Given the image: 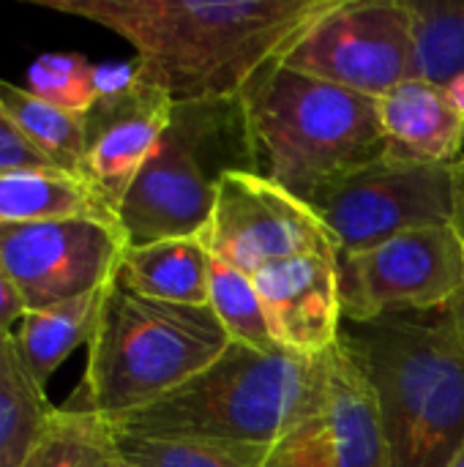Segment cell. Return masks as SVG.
<instances>
[{
  "mask_svg": "<svg viewBox=\"0 0 464 467\" xmlns=\"http://www.w3.org/2000/svg\"><path fill=\"white\" fill-rule=\"evenodd\" d=\"M325 421L336 467H394L377 394L345 339L328 353Z\"/></svg>",
  "mask_w": 464,
  "mask_h": 467,
  "instance_id": "obj_15",
  "label": "cell"
},
{
  "mask_svg": "<svg viewBox=\"0 0 464 467\" xmlns=\"http://www.w3.org/2000/svg\"><path fill=\"white\" fill-rule=\"evenodd\" d=\"M230 172H263L241 96L180 101L118 205L126 246L200 238Z\"/></svg>",
  "mask_w": 464,
  "mask_h": 467,
  "instance_id": "obj_6",
  "label": "cell"
},
{
  "mask_svg": "<svg viewBox=\"0 0 464 467\" xmlns=\"http://www.w3.org/2000/svg\"><path fill=\"white\" fill-rule=\"evenodd\" d=\"M279 60L380 99L407 79H421L410 0H336Z\"/></svg>",
  "mask_w": 464,
  "mask_h": 467,
  "instance_id": "obj_7",
  "label": "cell"
},
{
  "mask_svg": "<svg viewBox=\"0 0 464 467\" xmlns=\"http://www.w3.org/2000/svg\"><path fill=\"white\" fill-rule=\"evenodd\" d=\"M345 323L432 312L464 293V244L454 224L418 227L361 252H339Z\"/></svg>",
  "mask_w": 464,
  "mask_h": 467,
  "instance_id": "obj_8",
  "label": "cell"
},
{
  "mask_svg": "<svg viewBox=\"0 0 464 467\" xmlns=\"http://www.w3.org/2000/svg\"><path fill=\"white\" fill-rule=\"evenodd\" d=\"M0 104L19 131L57 167L85 178V118L60 109L27 88L0 79ZM88 181V178H85Z\"/></svg>",
  "mask_w": 464,
  "mask_h": 467,
  "instance_id": "obj_20",
  "label": "cell"
},
{
  "mask_svg": "<svg viewBox=\"0 0 464 467\" xmlns=\"http://www.w3.org/2000/svg\"><path fill=\"white\" fill-rule=\"evenodd\" d=\"M211 257L243 271L301 257H339V246L317 211L263 172H230L200 235Z\"/></svg>",
  "mask_w": 464,
  "mask_h": 467,
  "instance_id": "obj_10",
  "label": "cell"
},
{
  "mask_svg": "<svg viewBox=\"0 0 464 467\" xmlns=\"http://www.w3.org/2000/svg\"><path fill=\"white\" fill-rule=\"evenodd\" d=\"M336 0H33L126 38L134 79L175 104L241 96Z\"/></svg>",
  "mask_w": 464,
  "mask_h": 467,
  "instance_id": "obj_1",
  "label": "cell"
},
{
  "mask_svg": "<svg viewBox=\"0 0 464 467\" xmlns=\"http://www.w3.org/2000/svg\"><path fill=\"white\" fill-rule=\"evenodd\" d=\"M126 249L123 230L98 219L0 224V265L27 312L107 287Z\"/></svg>",
  "mask_w": 464,
  "mask_h": 467,
  "instance_id": "obj_11",
  "label": "cell"
},
{
  "mask_svg": "<svg viewBox=\"0 0 464 467\" xmlns=\"http://www.w3.org/2000/svg\"><path fill=\"white\" fill-rule=\"evenodd\" d=\"M383 413L394 467H446L464 446V345L451 309L345 323Z\"/></svg>",
  "mask_w": 464,
  "mask_h": 467,
  "instance_id": "obj_3",
  "label": "cell"
},
{
  "mask_svg": "<svg viewBox=\"0 0 464 467\" xmlns=\"http://www.w3.org/2000/svg\"><path fill=\"white\" fill-rule=\"evenodd\" d=\"M55 410L22 364L14 334H0V467L27 462Z\"/></svg>",
  "mask_w": 464,
  "mask_h": 467,
  "instance_id": "obj_19",
  "label": "cell"
},
{
  "mask_svg": "<svg viewBox=\"0 0 464 467\" xmlns=\"http://www.w3.org/2000/svg\"><path fill=\"white\" fill-rule=\"evenodd\" d=\"M263 175L312 202L325 186L386 153L377 101L265 63L241 90Z\"/></svg>",
  "mask_w": 464,
  "mask_h": 467,
  "instance_id": "obj_5",
  "label": "cell"
},
{
  "mask_svg": "<svg viewBox=\"0 0 464 467\" xmlns=\"http://www.w3.org/2000/svg\"><path fill=\"white\" fill-rule=\"evenodd\" d=\"M175 101L139 82L129 79L101 90L85 118V178L115 211L153 156L159 140L172 120Z\"/></svg>",
  "mask_w": 464,
  "mask_h": 467,
  "instance_id": "obj_12",
  "label": "cell"
},
{
  "mask_svg": "<svg viewBox=\"0 0 464 467\" xmlns=\"http://www.w3.org/2000/svg\"><path fill=\"white\" fill-rule=\"evenodd\" d=\"M309 205L339 252H361L407 230L451 224V164H418L383 153L325 186Z\"/></svg>",
  "mask_w": 464,
  "mask_h": 467,
  "instance_id": "obj_9",
  "label": "cell"
},
{
  "mask_svg": "<svg viewBox=\"0 0 464 467\" xmlns=\"http://www.w3.org/2000/svg\"><path fill=\"white\" fill-rule=\"evenodd\" d=\"M123 465L134 467H263L271 449L186 438H142L115 432Z\"/></svg>",
  "mask_w": 464,
  "mask_h": 467,
  "instance_id": "obj_23",
  "label": "cell"
},
{
  "mask_svg": "<svg viewBox=\"0 0 464 467\" xmlns=\"http://www.w3.org/2000/svg\"><path fill=\"white\" fill-rule=\"evenodd\" d=\"M14 170H63L46 153H41L8 118L0 104V175Z\"/></svg>",
  "mask_w": 464,
  "mask_h": 467,
  "instance_id": "obj_27",
  "label": "cell"
},
{
  "mask_svg": "<svg viewBox=\"0 0 464 467\" xmlns=\"http://www.w3.org/2000/svg\"><path fill=\"white\" fill-rule=\"evenodd\" d=\"M377 101L386 153L418 164H454L464 150V112L446 88L407 79Z\"/></svg>",
  "mask_w": 464,
  "mask_h": 467,
  "instance_id": "obj_14",
  "label": "cell"
},
{
  "mask_svg": "<svg viewBox=\"0 0 464 467\" xmlns=\"http://www.w3.org/2000/svg\"><path fill=\"white\" fill-rule=\"evenodd\" d=\"M25 312H27V306H25L19 290L14 287V282L8 279V274L0 265V334H14V328L19 326Z\"/></svg>",
  "mask_w": 464,
  "mask_h": 467,
  "instance_id": "obj_28",
  "label": "cell"
},
{
  "mask_svg": "<svg viewBox=\"0 0 464 467\" xmlns=\"http://www.w3.org/2000/svg\"><path fill=\"white\" fill-rule=\"evenodd\" d=\"M263 467H336L325 413L301 424L276 446H271Z\"/></svg>",
  "mask_w": 464,
  "mask_h": 467,
  "instance_id": "obj_26",
  "label": "cell"
},
{
  "mask_svg": "<svg viewBox=\"0 0 464 467\" xmlns=\"http://www.w3.org/2000/svg\"><path fill=\"white\" fill-rule=\"evenodd\" d=\"M421 79L446 88L464 74V0H410Z\"/></svg>",
  "mask_w": 464,
  "mask_h": 467,
  "instance_id": "obj_22",
  "label": "cell"
},
{
  "mask_svg": "<svg viewBox=\"0 0 464 467\" xmlns=\"http://www.w3.org/2000/svg\"><path fill=\"white\" fill-rule=\"evenodd\" d=\"M446 90H449V96L457 101V107L464 112V74L462 77H457L454 82H449V85H446Z\"/></svg>",
  "mask_w": 464,
  "mask_h": 467,
  "instance_id": "obj_30",
  "label": "cell"
},
{
  "mask_svg": "<svg viewBox=\"0 0 464 467\" xmlns=\"http://www.w3.org/2000/svg\"><path fill=\"white\" fill-rule=\"evenodd\" d=\"M273 342L301 358H323L342 339L336 257L301 254L252 274Z\"/></svg>",
  "mask_w": 464,
  "mask_h": 467,
  "instance_id": "obj_13",
  "label": "cell"
},
{
  "mask_svg": "<svg viewBox=\"0 0 464 467\" xmlns=\"http://www.w3.org/2000/svg\"><path fill=\"white\" fill-rule=\"evenodd\" d=\"M123 467H134V465H123Z\"/></svg>",
  "mask_w": 464,
  "mask_h": 467,
  "instance_id": "obj_33",
  "label": "cell"
},
{
  "mask_svg": "<svg viewBox=\"0 0 464 467\" xmlns=\"http://www.w3.org/2000/svg\"><path fill=\"white\" fill-rule=\"evenodd\" d=\"M208 306L213 309L216 320L227 331V337L238 345L252 350H279L271 337L265 309L257 293L252 274H243L222 260H211V298Z\"/></svg>",
  "mask_w": 464,
  "mask_h": 467,
  "instance_id": "obj_24",
  "label": "cell"
},
{
  "mask_svg": "<svg viewBox=\"0 0 464 467\" xmlns=\"http://www.w3.org/2000/svg\"><path fill=\"white\" fill-rule=\"evenodd\" d=\"M104 293L107 287L49 309L25 312L14 328L16 353L41 389H46L52 372L71 356L74 348L90 342L104 306Z\"/></svg>",
  "mask_w": 464,
  "mask_h": 467,
  "instance_id": "obj_18",
  "label": "cell"
},
{
  "mask_svg": "<svg viewBox=\"0 0 464 467\" xmlns=\"http://www.w3.org/2000/svg\"><path fill=\"white\" fill-rule=\"evenodd\" d=\"M328 356L230 348L180 389L148 408L107 421L120 435L186 438L271 449L301 424L325 413Z\"/></svg>",
  "mask_w": 464,
  "mask_h": 467,
  "instance_id": "obj_2",
  "label": "cell"
},
{
  "mask_svg": "<svg viewBox=\"0 0 464 467\" xmlns=\"http://www.w3.org/2000/svg\"><path fill=\"white\" fill-rule=\"evenodd\" d=\"M451 178H454V219H451V224L457 227L464 244V150L462 156L451 164Z\"/></svg>",
  "mask_w": 464,
  "mask_h": 467,
  "instance_id": "obj_29",
  "label": "cell"
},
{
  "mask_svg": "<svg viewBox=\"0 0 464 467\" xmlns=\"http://www.w3.org/2000/svg\"><path fill=\"white\" fill-rule=\"evenodd\" d=\"M60 219H98L118 224L115 211L79 175L66 170H14L0 175V224Z\"/></svg>",
  "mask_w": 464,
  "mask_h": 467,
  "instance_id": "obj_17",
  "label": "cell"
},
{
  "mask_svg": "<svg viewBox=\"0 0 464 467\" xmlns=\"http://www.w3.org/2000/svg\"><path fill=\"white\" fill-rule=\"evenodd\" d=\"M211 252L200 238H167L142 246H126L118 279L134 293L183 304L208 306L211 298Z\"/></svg>",
  "mask_w": 464,
  "mask_h": 467,
  "instance_id": "obj_16",
  "label": "cell"
},
{
  "mask_svg": "<svg viewBox=\"0 0 464 467\" xmlns=\"http://www.w3.org/2000/svg\"><path fill=\"white\" fill-rule=\"evenodd\" d=\"M22 467H123L115 430L93 416L57 408L44 438Z\"/></svg>",
  "mask_w": 464,
  "mask_h": 467,
  "instance_id": "obj_21",
  "label": "cell"
},
{
  "mask_svg": "<svg viewBox=\"0 0 464 467\" xmlns=\"http://www.w3.org/2000/svg\"><path fill=\"white\" fill-rule=\"evenodd\" d=\"M230 342L211 306L139 296L115 274L88 342L85 378L63 408L115 421L180 389Z\"/></svg>",
  "mask_w": 464,
  "mask_h": 467,
  "instance_id": "obj_4",
  "label": "cell"
},
{
  "mask_svg": "<svg viewBox=\"0 0 464 467\" xmlns=\"http://www.w3.org/2000/svg\"><path fill=\"white\" fill-rule=\"evenodd\" d=\"M446 467H464V446L457 451V454H454V457H451V462H449Z\"/></svg>",
  "mask_w": 464,
  "mask_h": 467,
  "instance_id": "obj_32",
  "label": "cell"
},
{
  "mask_svg": "<svg viewBox=\"0 0 464 467\" xmlns=\"http://www.w3.org/2000/svg\"><path fill=\"white\" fill-rule=\"evenodd\" d=\"M27 90L60 109L85 115L101 96L98 66L79 52H46L33 60Z\"/></svg>",
  "mask_w": 464,
  "mask_h": 467,
  "instance_id": "obj_25",
  "label": "cell"
},
{
  "mask_svg": "<svg viewBox=\"0 0 464 467\" xmlns=\"http://www.w3.org/2000/svg\"><path fill=\"white\" fill-rule=\"evenodd\" d=\"M451 309V315H454V323H457V331H459V337H462V345H464V293L449 306Z\"/></svg>",
  "mask_w": 464,
  "mask_h": 467,
  "instance_id": "obj_31",
  "label": "cell"
}]
</instances>
